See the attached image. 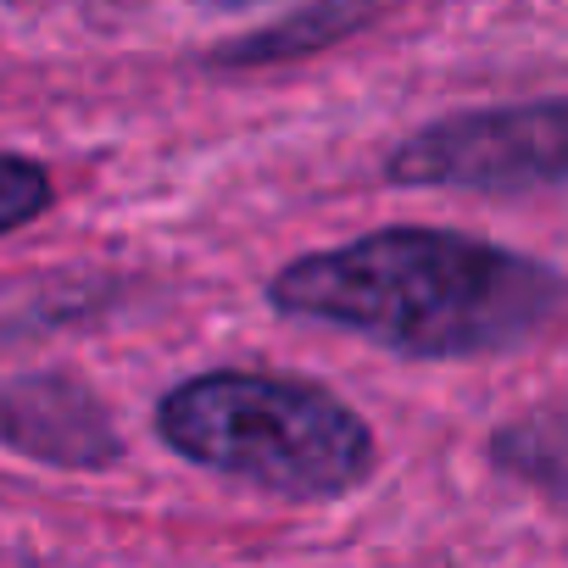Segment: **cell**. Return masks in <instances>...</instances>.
Here are the masks:
<instances>
[{
	"label": "cell",
	"instance_id": "obj_1",
	"mask_svg": "<svg viewBox=\"0 0 568 568\" xmlns=\"http://www.w3.org/2000/svg\"><path fill=\"white\" fill-rule=\"evenodd\" d=\"M267 296L278 313L352 329L402 357H496L551 324L562 278L474 234L374 229L284 262Z\"/></svg>",
	"mask_w": 568,
	"mask_h": 568
},
{
	"label": "cell",
	"instance_id": "obj_2",
	"mask_svg": "<svg viewBox=\"0 0 568 568\" xmlns=\"http://www.w3.org/2000/svg\"><path fill=\"white\" fill-rule=\"evenodd\" d=\"M156 435L229 479L273 496L329 501L379 468V440L341 396L278 374H201L156 402Z\"/></svg>",
	"mask_w": 568,
	"mask_h": 568
},
{
	"label": "cell",
	"instance_id": "obj_3",
	"mask_svg": "<svg viewBox=\"0 0 568 568\" xmlns=\"http://www.w3.org/2000/svg\"><path fill=\"white\" fill-rule=\"evenodd\" d=\"M390 184H440V190H551L562 184V101L463 112L418 129L385 156Z\"/></svg>",
	"mask_w": 568,
	"mask_h": 568
},
{
	"label": "cell",
	"instance_id": "obj_4",
	"mask_svg": "<svg viewBox=\"0 0 568 568\" xmlns=\"http://www.w3.org/2000/svg\"><path fill=\"white\" fill-rule=\"evenodd\" d=\"M0 446L57 468H106L118 457V429L84 385L29 374L0 385Z\"/></svg>",
	"mask_w": 568,
	"mask_h": 568
},
{
	"label": "cell",
	"instance_id": "obj_5",
	"mask_svg": "<svg viewBox=\"0 0 568 568\" xmlns=\"http://www.w3.org/2000/svg\"><path fill=\"white\" fill-rule=\"evenodd\" d=\"M490 452H496V463H501L507 474H518V479L540 485L546 496H557V485H562V435H557V413H540V418H529V424L501 429Z\"/></svg>",
	"mask_w": 568,
	"mask_h": 568
},
{
	"label": "cell",
	"instance_id": "obj_6",
	"mask_svg": "<svg viewBox=\"0 0 568 568\" xmlns=\"http://www.w3.org/2000/svg\"><path fill=\"white\" fill-rule=\"evenodd\" d=\"M51 173L29 156H12V151H0V234H18L29 229L34 217L51 212Z\"/></svg>",
	"mask_w": 568,
	"mask_h": 568
},
{
	"label": "cell",
	"instance_id": "obj_7",
	"mask_svg": "<svg viewBox=\"0 0 568 568\" xmlns=\"http://www.w3.org/2000/svg\"><path fill=\"white\" fill-rule=\"evenodd\" d=\"M206 7H251V0H206Z\"/></svg>",
	"mask_w": 568,
	"mask_h": 568
}]
</instances>
